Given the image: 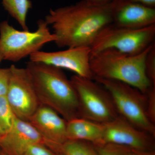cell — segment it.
Instances as JSON below:
<instances>
[{
  "label": "cell",
  "mask_w": 155,
  "mask_h": 155,
  "mask_svg": "<svg viewBox=\"0 0 155 155\" xmlns=\"http://www.w3.org/2000/svg\"><path fill=\"white\" fill-rule=\"evenodd\" d=\"M95 147L100 155H133L134 150L122 146L105 144Z\"/></svg>",
  "instance_id": "cell-18"
},
{
  "label": "cell",
  "mask_w": 155,
  "mask_h": 155,
  "mask_svg": "<svg viewBox=\"0 0 155 155\" xmlns=\"http://www.w3.org/2000/svg\"><path fill=\"white\" fill-rule=\"evenodd\" d=\"M22 155H58L43 143H37L28 147Z\"/></svg>",
  "instance_id": "cell-20"
},
{
  "label": "cell",
  "mask_w": 155,
  "mask_h": 155,
  "mask_svg": "<svg viewBox=\"0 0 155 155\" xmlns=\"http://www.w3.org/2000/svg\"><path fill=\"white\" fill-rule=\"evenodd\" d=\"M142 4L144 5L155 8V0H125Z\"/></svg>",
  "instance_id": "cell-23"
},
{
  "label": "cell",
  "mask_w": 155,
  "mask_h": 155,
  "mask_svg": "<svg viewBox=\"0 0 155 155\" xmlns=\"http://www.w3.org/2000/svg\"><path fill=\"white\" fill-rule=\"evenodd\" d=\"M11 75L7 100L14 115L28 121L39 107L32 79L27 68L10 67Z\"/></svg>",
  "instance_id": "cell-8"
},
{
  "label": "cell",
  "mask_w": 155,
  "mask_h": 155,
  "mask_svg": "<svg viewBox=\"0 0 155 155\" xmlns=\"http://www.w3.org/2000/svg\"><path fill=\"white\" fill-rule=\"evenodd\" d=\"M103 124L78 117L67 121L68 140L88 142L95 146L103 145Z\"/></svg>",
  "instance_id": "cell-14"
},
{
  "label": "cell",
  "mask_w": 155,
  "mask_h": 155,
  "mask_svg": "<svg viewBox=\"0 0 155 155\" xmlns=\"http://www.w3.org/2000/svg\"><path fill=\"white\" fill-rule=\"evenodd\" d=\"M37 143L45 144L40 134L28 121L15 116L11 128L0 139V150L7 155H22Z\"/></svg>",
  "instance_id": "cell-13"
},
{
  "label": "cell",
  "mask_w": 155,
  "mask_h": 155,
  "mask_svg": "<svg viewBox=\"0 0 155 155\" xmlns=\"http://www.w3.org/2000/svg\"><path fill=\"white\" fill-rule=\"evenodd\" d=\"M26 68L32 79L40 105L51 108L68 121L80 117L75 88L60 68L29 61Z\"/></svg>",
  "instance_id": "cell-2"
},
{
  "label": "cell",
  "mask_w": 155,
  "mask_h": 155,
  "mask_svg": "<svg viewBox=\"0 0 155 155\" xmlns=\"http://www.w3.org/2000/svg\"><path fill=\"white\" fill-rule=\"evenodd\" d=\"M113 2L114 25L135 29L155 25V8L125 0H113Z\"/></svg>",
  "instance_id": "cell-12"
},
{
  "label": "cell",
  "mask_w": 155,
  "mask_h": 155,
  "mask_svg": "<svg viewBox=\"0 0 155 155\" xmlns=\"http://www.w3.org/2000/svg\"><path fill=\"white\" fill-rule=\"evenodd\" d=\"M110 95L119 116L134 127L155 137V124L147 113V96L137 88L118 81L95 78Z\"/></svg>",
  "instance_id": "cell-5"
},
{
  "label": "cell",
  "mask_w": 155,
  "mask_h": 155,
  "mask_svg": "<svg viewBox=\"0 0 155 155\" xmlns=\"http://www.w3.org/2000/svg\"><path fill=\"white\" fill-rule=\"evenodd\" d=\"M91 51L86 47L68 48L58 51H39L29 56L30 61L68 69L81 77L93 79L90 65Z\"/></svg>",
  "instance_id": "cell-10"
},
{
  "label": "cell",
  "mask_w": 155,
  "mask_h": 155,
  "mask_svg": "<svg viewBox=\"0 0 155 155\" xmlns=\"http://www.w3.org/2000/svg\"><path fill=\"white\" fill-rule=\"evenodd\" d=\"M4 8L15 19L24 30H29L27 16L32 7L30 0H2Z\"/></svg>",
  "instance_id": "cell-15"
},
{
  "label": "cell",
  "mask_w": 155,
  "mask_h": 155,
  "mask_svg": "<svg viewBox=\"0 0 155 155\" xmlns=\"http://www.w3.org/2000/svg\"><path fill=\"white\" fill-rule=\"evenodd\" d=\"M58 155H65L64 154L62 153H60L58 154Z\"/></svg>",
  "instance_id": "cell-29"
},
{
  "label": "cell",
  "mask_w": 155,
  "mask_h": 155,
  "mask_svg": "<svg viewBox=\"0 0 155 155\" xmlns=\"http://www.w3.org/2000/svg\"><path fill=\"white\" fill-rule=\"evenodd\" d=\"M147 113L150 120L155 124V87H152L147 93Z\"/></svg>",
  "instance_id": "cell-22"
},
{
  "label": "cell",
  "mask_w": 155,
  "mask_h": 155,
  "mask_svg": "<svg viewBox=\"0 0 155 155\" xmlns=\"http://www.w3.org/2000/svg\"><path fill=\"white\" fill-rule=\"evenodd\" d=\"M153 44L137 54H128L113 48L91 54L90 65L93 79L118 81L147 94L154 87L150 83L145 69L146 58Z\"/></svg>",
  "instance_id": "cell-3"
},
{
  "label": "cell",
  "mask_w": 155,
  "mask_h": 155,
  "mask_svg": "<svg viewBox=\"0 0 155 155\" xmlns=\"http://www.w3.org/2000/svg\"><path fill=\"white\" fill-rule=\"evenodd\" d=\"M57 39L44 19L38 20L37 28L33 31L18 30L7 21L0 23V53L3 60L18 62Z\"/></svg>",
  "instance_id": "cell-4"
},
{
  "label": "cell",
  "mask_w": 155,
  "mask_h": 155,
  "mask_svg": "<svg viewBox=\"0 0 155 155\" xmlns=\"http://www.w3.org/2000/svg\"><path fill=\"white\" fill-rule=\"evenodd\" d=\"M4 134H5V132L3 131L2 129V127L0 126V139L2 138V137L4 136Z\"/></svg>",
  "instance_id": "cell-26"
},
{
  "label": "cell",
  "mask_w": 155,
  "mask_h": 155,
  "mask_svg": "<svg viewBox=\"0 0 155 155\" xmlns=\"http://www.w3.org/2000/svg\"><path fill=\"white\" fill-rule=\"evenodd\" d=\"M0 155H7L4 152H3L2 151L0 150Z\"/></svg>",
  "instance_id": "cell-28"
},
{
  "label": "cell",
  "mask_w": 155,
  "mask_h": 155,
  "mask_svg": "<svg viewBox=\"0 0 155 155\" xmlns=\"http://www.w3.org/2000/svg\"><path fill=\"white\" fill-rule=\"evenodd\" d=\"M15 115L6 96H0V126L5 134L11 128Z\"/></svg>",
  "instance_id": "cell-17"
},
{
  "label": "cell",
  "mask_w": 155,
  "mask_h": 155,
  "mask_svg": "<svg viewBox=\"0 0 155 155\" xmlns=\"http://www.w3.org/2000/svg\"><path fill=\"white\" fill-rule=\"evenodd\" d=\"M94 79L76 75L70 78L77 93L80 117L101 124L119 116L110 95Z\"/></svg>",
  "instance_id": "cell-6"
},
{
  "label": "cell",
  "mask_w": 155,
  "mask_h": 155,
  "mask_svg": "<svg viewBox=\"0 0 155 155\" xmlns=\"http://www.w3.org/2000/svg\"><path fill=\"white\" fill-rule=\"evenodd\" d=\"M113 1L97 5L88 0L51 9L45 20L57 37L59 48L91 46L101 30L112 23Z\"/></svg>",
  "instance_id": "cell-1"
},
{
  "label": "cell",
  "mask_w": 155,
  "mask_h": 155,
  "mask_svg": "<svg viewBox=\"0 0 155 155\" xmlns=\"http://www.w3.org/2000/svg\"><path fill=\"white\" fill-rule=\"evenodd\" d=\"M145 69L148 79L155 87V44H153L147 55L145 62Z\"/></svg>",
  "instance_id": "cell-19"
},
{
  "label": "cell",
  "mask_w": 155,
  "mask_h": 155,
  "mask_svg": "<svg viewBox=\"0 0 155 155\" xmlns=\"http://www.w3.org/2000/svg\"><path fill=\"white\" fill-rule=\"evenodd\" d=\"M10 67L0 68V96H6L10 83Z\"/></svg>",
  "instance_id": "cell-21"
},
{
  "label": "cell",
  "mask_w": 155,
  "mask_h": 155,
  "mask_svg": "<svg viewBox=\"0 0 155 155\" xmlns=\"http://www.w3.org/2000/svg\"><path fill=\"white\" fill-rule=\"evenodd\" d=\"M103 124V144L118 145L137 151L154 150V137L134 127L120 116Z\"/></svg>",
  "instance_id": "cell-9"
},
{
  "label": "cell",
  "mask_w": 155,
  "mask_h": 155,
  "mask_svg": "<svg viewBox=\"0 0 155 155\" xmlns=\"http://www.w3.org/2000/svg\"><path fill=\"white\" fill-rule=\"evenodd\" d=\"M3 60V58L2 57V55H1V53H0V64L2 63V61Z\"/></svg>",
  "instance_id": "cell-27"
},
{
  "label": "cell",
  "mask_w": 155,
  "mask_h": 155,
  "mask_svg": "<svg viewBox=\"0 0 155 155\" xmlns=\"http://www.w3.org/2000/svg\"><path fill=\"white\" fill-rule=\"evenodd\" d=\"M133 155H155L154 150L147 151H137L134 150Z\"/></svg>",
  "instance_id": "cell-24"
},
{
  "label": "cell",
  "mask_w": 155,
  "mask_h": 155,
  "mask_svg": "<svg viewBox=\"0 0 155 155\" xmlns=\"http://www.w3.org/2000/svg\"><path fill=\"white\" fill-rule=\"evenodd\" d=\"M60 153L65 155H100L94 145L88 142L68 140L61 146Z\"/></svg>",
  "instance_id": "cell-16"
},
{
  "label": "cell",
  "mask_w": 155,
  "mask_h": 155,
  "mask_svg": "<svg viewBox=\"0 0 155 155\" xmlns=\"http://www.w3.org/2000/svg\"><path fill=\"white\" fill-rule=\"evenodd\" d=\"M155 24L135 29L111 23L98 34L90 47L91 54L109 48L128 54H137L155 42Z\"/></svg>",
  "instance_id": "cell-7"
},
{
  "label": "cell",
  "mask_w": 155,
  "mask_h": 155,
  "mask_svg": "<svg viewBox=\"0 0 155 155\" xmlns=\"http://www.w3.org/2000/svg\"><path fill=\"white\" fill-rule=\"evenodd\" d=\"M44 140L45 144L58 154L61 146L68 140L66 121L51 108L40 105L28 120Z\"/></svg>",
  "instance_id": "cell-11"
},
{
  "label": "cell",
  "mask_w": 155,
  "mask_h": 155,
  "mask_svg": "<svg viewBox=\"0 0 155 155\" xmlns=\"http://www.w3.org/2000/svg\"><path fill=\"white\" fill-rule=\"evenodd\" d=\"M93 4L97 5H104L111 3L113 0H88Z\"/></svg>",
  "instance_id": "cell-25"
}]
</instances>
